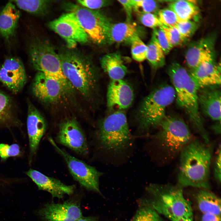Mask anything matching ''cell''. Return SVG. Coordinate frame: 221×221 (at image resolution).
<instances>
[{"label":"cell","mask_w":221,"mask_h":221,"mask_svg":"<svg viewBox=\"0 0 221 221\" xmlns=\"http://www.w3.org/2000/svg\"><path fill=\"white\" fill-rule=\"evenodd\" d=\"M212 145L193 138L180 152L177 184L183 187L209 189Z\"/></svg>","instance_id":"6da1fadb"},{"label":"cell","mask_w":221,"mask_h":221,"mask_svg":"<svg viewBox=\"0 0 221 221\" xmlns=\"http://www.w3.org/2000/svg\"><path fill=\"white\" fill-rule=\"evenodd\" d=\"M145 189L146 196L140 200L139 206L149 207L171 221H193L191 203L177 184L152 183Z\"/></svg>","instance_id":"7a4b0ae2"},{"label":"cell","mask_w":221,"mask_h":221,"mask_svg":"<svg viewBox=\"0 0 221 221\" xmlns=\"http://www.w3.org/2000/svg\"><path fill=\"white\" fill-rule=\"evenodd\" d=\"M64 75L73 91L86 101H93L98 90L99 74L90 59L73 49L58 53Z\"/></svg>","instance_id":"3957f363"},{"label":"cell","mask_w":221,"mask_h":221,"mask_svg":"<svg viewBox=\"0 0 221 221\" xmlns=\"http://www.w3.org/2000/svg\"><path fill=\"white\" fill-rule=\"evenodd\" d=\"M168 73L174 89L177 104L188 115L195 131L206 143L210 142L199 110L198 87L190 72L179 64L170 65Z\"/></svg>","instance_id":"277c9868"},{"label":"cell","mask_w":221,"mask_h":221,"mask_svg":"<svg viewBox=\"0 0 221 221\" xmlns=\"http://www.w3.org/2000/svg\"><path fill=\"white\" fill-rule=\"evenodd\" d=\"M160 130L154 136L157 146L165 163L172 161L193 138L189 127L181 118L166 116Z\"/></svg>","instance_id":"5b68a950"},{"label":"cell","mask_w":221,"mask_h":221,"mask_svg":"<svg viewBox=\"0 0 221 221\" xmlns=\"http://www.w3.org/2000/svg\"><path fill=\"white\" fill-rule=\"evenodd\" d=\"M176 98L173 86L164 84L149 93L143 100L136 115L138 127L141 131L148 133L159 127L165 116L167 107Z\"/></svg>","instance_id":"8992f818"},{"label":"cell","mask_w":221,"mask_h":221,"mask_svg":"<svg viewBox=\"0 0 221 221\" xmlns=\"http://www.w3.org/2000/svg\"><path fill=\"white\" fill-rule=\"evenodd\" d=\"M95 136L100 148L113 154L122 153L132 144L127 118L122 110L114 112L101 120Z\"/></svg>","instance_id":"52a82bcc"},{"label":"cell","mask_w":221,"mask_h":221,"mask_svg":"<svg viewBox=\"0 0 221 221\" xmlns=\"http://www.w3.org/2000/svg\"><path fill=\"white\" fill-rule=\"evenodd\" d=\"M29 54L33 68L60 81L71 92L73 90L63 74L58 53L49 42L39 39L31 41Z\"/></svg>","instance_id":"ba28073f"},{"label":"cell","mask_w":221,"mask_h":221,"mask_svg":"<svg viewBox=\"0 0 221 221\" xmlns=\"http://www.w3.org/2000/svg\"><path fill=\"white\" fill-rule=\"evenodd\" d=\"M64 5L68 12L75 14L89 39L98 45L107 44L108 31L112 22L103 12L70 2Z\"/></svg>","instance_id":"9c48e42d"},{"label":"cell","mask_w":221,"mask_h":221,"mask_svg":"<svg viewBox=\"0 0 221 221\" xmlns=\"http://www.w3.org/2000/svg\"><path fill=\"white\" fill-rule=\"evenodd\" d=\"M48 138L55 149L64 158L74 179L86 189L101 194L99 180L102 173L60 148L52 138L49 137Z\"/></svg>","instance_id":"30bf717a"},{"label":"cell","mask_w":221,"mask_h":221,"mask_svg":"<svg viewBox=\"0 0 221 221\" xmlns=\"http://www.w3.org/2000/svg\"><path fill=\"white\" fill-rule=\"evenodd\" d=\"M49 28L65 41L68 48L73 49L79 44L88 41L87 34L75 14L68 12L50 22Z\"/></svg>","instance_id":"8fae6325"},{"label":"cell","mask_w":221,"mask_h":221,"mask_svg":"<svg viewBox=\"0 0 221 221\" xmlns=\"http://www.w3.org/2000/svg\"><path fill=\"white\" fill-rule=\"evenodd\" d=\"M31 89L34 96L46 105L56 103L64 96L72 93L59 80L40 72L36 74Z\"/></svg>","instance_id":"7c38bea8"},{"label":"cell","mask_w":221,"mask_h":221,"mask_svg":"<svg viewBox=\"0 0 221 221\" xmlns=\"http://www.w3.org/2000/svg\"><path fill=\"white\" fill-rule=\"evenodd\" d=\"M57 142L83 155H87L89 148L85 134L76 119L69 118L59 124Z\"/></svg>","instance_id":"4fadbf2b"},{"label":"cell","mask_w":221,"mask_h":221,"mask_svg":"<svg viewBox=\"0 0 221 221\" xmlns=\"http://www.w3.org/2000/svg\"><path fill=\"white\" fill-rule=\"evenodd\" d=\"M37 214L45 221H76L82 216L78 201L74 200L47 204Z\"/></svg>","instance_id":"5bb4252c"},{"label":"cell","mask_w":221,"mask_h":221,"mask_svg":"<svg viewBox=\"0 0 221 221\" xmlns=\"http://www.w3.org/2000/svg\"><path fill=\"white\" fill-rule=\"evenodd\" d=\"M27 81L24 65L18 58L6 59L0 67V82L12 93L21 91Z\"/></svg>","instance_id":"9a60e30c"},{"label":"cell","mask_w":221,"mask_h":221,"mask_svg":"<svg viewBox=\"0 0 221 221\" xmlns=\"http://www.w3.org/2000/svg\"><path fill=\"white\" fill-rule=\"evenodd\" d=\"M45 120L36 107L28 102L27 128L29 145V163L36 154L40 141L46 129Z\"/></svg>","instance_id":"2e32d148"},{"label":"cell","mask_w":221,"mask_h":221,"mask_svg":"<svg viewBox=\"0 0 221 221\" xmlns=\"http://www.w3.org/2000/svg\"><path fill=\"white\" fill-rule=\"evenodd\" d=\"M215 37L211 35L190 44L185 53L188 67L192 70L200 64L215 61Z\"/></svg>","instance_id":"e0dca14e"},{"label":"cell","mask_w":221,"mask_h":221,"mask_svg":"<svg viewBox=\"0 0 221 221\" xmlns=\"http://www.w3.org/2000/svg\"><path fill=\"white\" fill-rule=\"evenodd\" d=\"M134 98V93L130 85L123 79L111 80L107 94V105L109 108L117 107L122 110L128 108Z\"/></svg>","instance_id":"ac0fdd59"},{"label":"cell","mask_w":221,"mask_h":221,"mask_svg":"<svg viewBox=\"0 0 221 221\" xmlns=\"http://www.w3.org/2000/svg\"><path fill=\"white\" fill-rule=\"evenodd\" d=\"M25 173L39 190L48 192L54 198L60 199L65 195H70L74 192V185H66L59 180L48 176L37 170L30 168Z\"/></svg>","instance_id":"d6986e66"},{"label":"cell","mask_w":221,"mask_h":221,"mask_svg":"<svg viewBox=\"0 0 221 221\" xmlns=\"http://www.w3.org/2000/svg\"><path fill=\"white\" fill-rule=\"evenodd\" d=\"M216 86L200 89L198 93V102L204 114L212 120L221 122V91Z\"/></svg>","instance_id":"ffe728a7"},{"label":"cell","mask_w":221,"mask_h":221,"mask_svg":"<svg viewBox=\"0 0 221 221\" xmlns=\"http://www.w3.org/2000/svg\"><path fill=\"white\" fill-rule=\"evenodd\" d=\"M190 73L199 89L220 84V65L215 61L203 63Z\"/></svg>","instance_id":"44dd1931"},{"label":"cell","mask_w":221,"mask_h":221,"mask_svg":"<svg viewBox=\"0 0 221 221\" xmlns=\"http://www.w3.org/2000/svg\"><path fill=\"white\" fill-rule=\"evenodd\" d=\"M141 29L130 21L110 24L107 33V44L126 43L130 44L133 40L139 36Z\"/></svg>","instance_id":"7402d4cb"},{"label":"cell","mask_w":221,"mask_h":221,"mask_svg":"<svg viewBox=\"0 0 221 221\" xmlns=\"http://www.w3.org/2000/svg\"><path fill=\"white\" fill-rule=\"evenodd\" d=\"M20 13L12 2H8L0 12V35L9 41L14 35Z\"/></svg>","instance_id":"603a6c76"},{"label":"cell","mask_w":221,"mask_h":221,"mask_svg":"<svg viewBox=\"0 0 221 221\" xmlns=\"http://www.w3.org/2000/svg\"><path fill=\"white\" fill-rule=\"evenodd\" d=\"M122 59L118 52L105 54L101 59V67L111 80L123 79L127 73V68Z\"/></svg>","instance_id":"cb8c5ba5"},{"label":"cell","mask_w":221,"mask_h":221,"mask_svg":"<svg viewBox=\"0 0 221 221\" xmlns=\"http://www.w3.org/2000/svg\"><path fill=\"white\" fill-rule=\"evenodd\" d=\"M196 195L198 208L203 214L221 216V199L209 189H200Z\"/></svg>","instance_id":"d4e9b609"},{"label":"cell","mask_w":221,"mask_h":221,"mask_svg":"<svg viewBox=\"0 0 221 221\" xmlns=\"http://www.w3.org/2000/svg\"><path fill=\"white\" fill-rule=\"evenodd\" d=\"M21 125L15 114L14 105L12 99L0 91V127L10 128Z\"/></svg>","instance_id":"484cf974"},{"label":"cell","mask_w":221,"mask_h":221,"mask_svg":"<svg viewBox=\"0 0 221 221\" xmlns=\"http://www.w3.org/2000/svg\"><path fill=\"white\" fill-rule=\"evenodd\" d=\"M195 1L177 0L170 3L169 7L176 15L179 21L192 20L196 21L199 16V9Z\"/></svg>","instance_id":"4316f807"},{"label":"cell","mask_w":221,"mask_h":221,"mask_svg":"<svg viewBox=\"0 0 221 221\" xmlns=\"http://www.w3.org/2000/svg\"><path fill=\"white\" fill-rule=\"evenodd\" d=\"M146 55L147 59L154 69H158L165 64V54L153 33L149 43Z\"/></svg>","instance_id":"83f0119b"},{"label":"cell","mask_w":221,"mask_h":221,"mask_svg":"<svg viewBox=\"0 0 221 221\" xmlns=\"http://www.w3.org/2000/svg\"><path fill=\"white\" fill-rule=\"evenodd\" d=\"M14 3L19 8L30 14L43 15L46 13L52 3L49 0H14Z\"/></svg>","instance_id":"f1b7e54d"},{"label":"cell","mask_w":221,"mask_h":221,"mask_svg":"<svg viewBox=\"0 0 221 221\" xmlns=\"http://www.w3.org/2000/svg\"><path fill=\"white\" fill-rule=\"evenodd\" d=\"M131 221H165L160 214L152 208L139 206Z\"/></svg>","instance_id":"f546056e"},{"label":"cell","mask_w":221,"mask_h":221,"mask_svg":"<svg viewBox=\"0 0 221 221\" xmlns=\"http://www.w3.org/2000/svg\"><path fill=\"white\" fill-rule=\"evenodd\" d=\"M131 51L132 58L135 60L141 62L146 59L147 47L140 37H135L131 43Z\"/></svg>","instance_id":"4dcf8cb0"},{"label":"cell","mask_w":221,"mask_h":221,"mask_svg":"<svg viewBox=\"0 0 221 221\" xmlns=\"http://www.w3.org/2000/svg\"><path fill=\"white\" fill-rule=\"evenodd\" d=\"M133 10L137 13L157 12L159 5L157 1L152 0H132Z\"/></svg>","instance_id":"1f68e13d"},{"label":"cell","mask_w":221,"mask_h":221,"mask_svg":"<svg viewBox=\"0 0 221 221\" xmlns=\"http://www.w3.org/2000/svg\"><path fill=\"white\" fill-rule=\"evenodd\" d=\"M160 27L164 32L172 48L181 45L185 40L175 26L162 25Z\"/></svg>","instance_id":"d6a6232c"},{"label":"cell","mask_w":221,"mask_h":221,"mask_svg":"<svg viewBox=\"0 0 221 221\" xmlns=\"http://www.w3.org/2000/svg\"><path fill=\"white\" fill-rule=\"evenodd\" d=\"M156 13V15L163 25L175 26L179 21L175 13L169 7L158 10Z\"/></svg>","instance_id":"836d02e7"},{"label":"cell","mask_w":221,"mask_h":221,"mask_svg":"<svg viewBox=\"0 0 221 221\" xmlns=\"http://www.w3.org/2000/svg\"><path fill=\"white\" fill-rule=\"evenodd\" d=\"M185 39L191 37L196 30L198 25L193 20L179 21L175 26Z\"/></svg>","instance_id":"e575fe53"},{"label":"cell","mask_w":221,"mask_h":221,"mask_svg":"<svg viewBox=\"0 0 221 221\" xmlns=\"http://www.w3.org/2000/svg\"><path fill=\"white\" fill-rule=\"evenodd\" d=\"M21 153L20 147L17 144L9 145L0 143V157L2 161H5L10 157L19 156Z\"/></svg>","instance_id":"d590c367"},{"label":"cell","mask_w":221,"mask_h":221,"mask_svg":"<svg viewBox=\"0 0 221 221\" xmlns=\"http://www.w3.org/2000/svg\"><path fill=\"white\" fill-rule=\"evenodd\" d=\"M137 14L140 21L146 27L154 29L163 25L156 14L148 13Z\"/></svg>","instance_id":"8d00e7d4"},{"label":"cell","mask_w":221,"mask_h":221,"mask_svg":"<svg viewBox=\"0 0 221 221\" xmlns=\"http://www.w3.org/2000/svg\"><path fill=\"white\" fill-rule=\"evenodd\" d=\"M153 33L165 54H168L172 48L169 43L164 31L159 27L154 29Z\"/></svg>","instance_id":"74e56055"},{"label":"cell","mask_w":221,"mask_h":221,"mask_svg":"<svg viewBox=\"0 0 221 221\" xmlns=\"http://www.w3.org/2000/svg\"><path fill=\"white\" fill-rule=\"evenodd\" d=\"M77 2L81 6L90 10H95L108 6L110 4L111 1L103 0H79Z\"/></svg>","instance_id":"f35d334b"},{"label":"cell","mask_w":221,"mask_h":221,"mask_svg":"<svg viewBox=\"0 0 221 221\" xmlns=\"http://www.w3.org/2000/svg\"><path fill=\"white\" fill-rule=\"evenodd\" d=\"M221 145L217 148L213 162V173L214 177L217 183H221Z\"/></svg>","instance_id":"ab89813d"},{"label":"cell","mask_w":221,"mask_h":221,"mask_svg":"<svg viewBox=\"0 0 221 221\" xmlns=\"http://www.w3.org/2000/svg\"><path fill=\"white\" fill-rule=\"evenodd\" d=\"M118 1L122 5L125 10L127 16V21H130L133 10L132 0H118Z\"/></svg>","instance_id":"60d3db41"},{"label":"cell","mask_w":221,"mask_h":221,"mask_svg":"<svg viewBox=\"0 0 221 221\" xmlns=\"http://www.w3.org/2000/svg\"><path fill=\"white\" fill-rule=\"evenodd\" d=\"M201 221H221V216L210 213H204L202 215Z\"/></svg>","instance_id":"b9f144b4"},{"label":"cell","mask_w":221,"mask_h":221,"mask_svg":"<svg viewBox=\"0 0 221 221\" xmlns=\"http://www.w3.org/2000/svg\"><path fill=\"white\" fill-rule=\"evenodd\" d=\"M12 182L11 178L5 177L0 174V189L10 186Z\"/></svg>","instance_id":"7bdbcfd3"},{"label":"cell","mask_w":221,"mask_h":221,"mask_svg":"<svg viewBox=\"0 0 221 221\" xmlns=\"http://www.w3.org/2000/svg\"><path fill=\"white\" fill-rule=\"evenodd\" d=\"M76 221H97L96 217L89 216L86 217H81Z\"/></svg>","instance_id":"ee69618b"}]
</instances>
